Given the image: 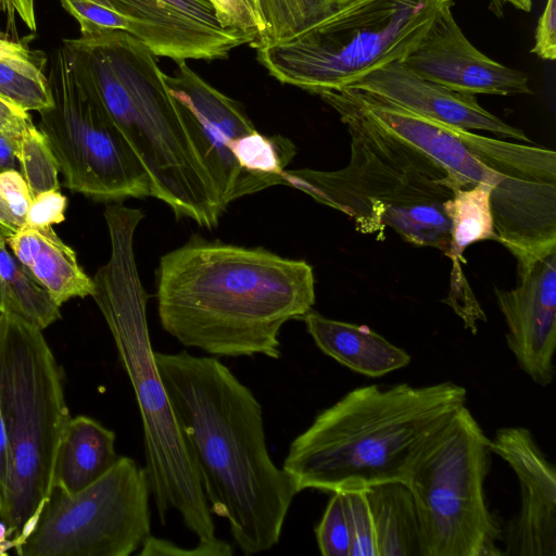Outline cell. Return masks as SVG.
I'll return each mask as SVG.
<instances>
[{
	"mask_svg": "<svg viewBox=\"0 0 556 556\" xmlns=\"http://www.w3.org/2000/svg\"><path fill=\"white\" fill-rule=\"evenodd\" d=\"M52 103L39 111L43 135L74 192L97 201L151 197L147 168L62 45L48 73Z\"/></svg>",
	"mask_w": 556,
	"mask_h": 556,
	"instance_id": "cell-10",
	"label": "cell"
},
{
	"mask_svg": "<svg viewBox=\"0 0 556 556\" xmlns=\"http://www.w3.org/2000/svg\"><path fill=\"white\" fill-rule=\"evenodd\" d=\"M348 88L374 93L410 112L444 124L531 142L523 130L482 108L476 96L457 92L424 78L402 62L379 68Z\"/></svg>",
	"mask_w": 556,
	"mask_h": 556,
	"instance_id": "cell-17",
	"label": "cell"
},
{
	"mask_svg": "<svg viewBox=\"0 0 556 556\" xmlns=\"http://www.w3.org/2000/svg\"><path fill=\"white\" fill-rule=\"evenodd\" d=\"M489 9L492 11L494 15L497 17H502L504 15V10L506 5H511L517 10L523 12H531L533 8L532 0H488Z\"/></svg>",
	"mask_w": 556,
	"mask_h": 556,
	"instance_id": "cell-41",
	"label": "cell"
},
{
	"mask_svg": "<svg viewBox=\"0 0 556 556\" xmlns=\"http://www.w3.org/2000/svg\"><path fill=\"white\" fill-rule=\"evenodd\" d=\"M315 535L321 555L351 556L353 534L344 492H332Z\"/></svg>",
	"mask_w": 556,
	"mask_h": 556,
	"instance_id": "cell-27",
	"label": "cell"
},
{
	"mask_svg": "<svg viewBox=\"0 0 556 556\" xmlns=\"http://www.w3.org/2000/svg\"><path fill=\"white\" fill-rule=\"evenodd\" d=\"M155 362L212 514L244 555L271 549L299 491L268 454L260 402L215 357L155 352Z\"/></svg>",
	"mask_w": 556,
	"mask_h": 556,
	"instance_id": "cell-1",
	"label": "cell"
},
{
	"mask_svg": "<svg viewBox=\"0 0 556 556\" xmlns=\"http://www.w3.org/2000/svg\"><path fill=\"white\" fill-rule=\"evenodd\" d=\"M29 51L30 50L27 45H24L18 40L16 41L11 39L8 34L0 29V60L15 55H23Z\"/></svg>",
	"mask_w": 556,
	"mask_h": 556,
	"instance_id": "cell-39",
	"label": "cell"
},
{
	"mask_svg": "<svg viewBox=\"0 0 556 556\" xmlns=\"http://www.w3.org/2000/svg\"><path fill=\"white\" fill-rule=\"evenodd\" d=\"M155 274L162 328L214 356L279 358L280 329L315 304L307 262L200 235L164 254Z\"/></svg>",
	"mask_w": 556,
	"mask_h": 556,
	"instance_id": "cell-2",
	"label": "cell"
},
{
	"mask_svg": "<svg viewBox=\"0 0 556 556\" xmlns=\"http://www.w3.org/2000/svg\"><path fill=\"white\" fill-rule=\"evenodd\" d=\"M0 276L5 296V313L43 330L61 317V306L17 260L0 237Z\"/></svg>",
	"mask_w": 556,
	"mask_h": 556,
	"instance_id": "cell-22",
	"label": "cell"
},
{
	"mask_svg": "<svg viewBox=\"0 0 556 556\" xmlns=\"http://www.w3.org/2000/svg\"><path fill=\"white\" fill-rule=\"evenodd\" d=\"M144 214L123 204L105 207L111 254L92 278L91 296L113 336L139 407L151 495L165 523L170 510L180 514L198 541L216 539L190 446L179 427L161 378L147 321L144 290L135 260L134 237Z\"/></svg>",
	"mask_w": 556,
	"mask_h": 556,
	"instance_id": "cell-4",
	"label": "cell"
},
{
	"mask_svg": "<svg viewBox=\"0 0 556 556\" xmlns=\"http://www.w3.org/2000/svg\"><path fill=\"white\" fill-rule=\"evenodd\" d=\"M146 468L127 456L74 494L51 488L20 556H129L151 534Z\"/></svg>",
	"mask_w": 556,
	"mask_h": 556,
	"instance_id": "cell-11",
	"label": "cell"
},
{
	"mask_svg": "<svg viewBox=\"0 0 556 556\" xmlns=\"http://www.w3.org/2000/svg\"><path fill=\"white\" fill-rule=\"evenodd\" d=\"M217 20L225 28L238 30L252 40L254 48L265 33V25L249 0H210Z\"/></svg>",
	"mask_w": 556,
	"mask_h": 556,
	"instance_id": "cell-30",
	"label": "cell"
},
{
	"mask_svg": "<svg viewBox=\"0 0 556 556\" xmlns=\"http://www.w3.org/2000/svg\"><path fill=\"white\" fill-rule=\"evenodd\" d=\"M233 547L228 542L218 538L208 541H198L192 548L180 547L173 542L149 535L139 555L141 556H230Z\"/></svg>",
	"mask_w": 556,
	"mask_h": 556,
	"instance_id": "cell-31",
	"label": "cell"
},
{
	"mask_svg": "<svg viewBox=\"0 0 556 556\" xmlns=\"http://www.w3.org/2000/svg\"><path fill=\"white\" fill-rule=\"evenodd\" d=\"M62 7L78 22L80 36L104 30L132 34L131 24L116 12L92 0H60Z\"/></svg>",
	"mask_w": 556,
	"mask_h": 556,
	"instance_id": "cell-28",
	"label": "cell"
},
{
	"mask_svg": "<svg viewBox=\"0 0 556 556\" xmlns=\"http://www.w3.org/2000/svg\"><path fill=\"white\" fill-rule=\"evenodd\" d=\"M17 138L0 130V173L20 170Z\"/></svg>",
	"mask_w": 556,
	"mask_h": 556,
	"instance_id": "cell-38",
	"label": "cell"
},
{
	"mask_svg": "<svg viewBox=\"0 0 556 556\" xmlns=\"http://www.w3.org/2000/svg\"><path fill=\"white\" fill-rule=\"evenodd\" d=\"M491 453L465 405L415 458L404 483L416 504L422 556L503 555L502 528L484 493Z\"/></svg>",
	"mask_w": 556,
	"mask_h": 556,
	"instance_id": "cell-9",
	"label": "cell"
},
{
	"mask_svg": "<svg viewBox=\"0 0 556 556\" xmlns=\"http://www.w3.org/2000/svg\"><path fill=\"white\" fill-rule=\"evenodd\" d=\"M490 448L516 473L521 507L506 530V555L556 556V476L531 431L525 427L496 430Z\"/></svg>",
	"mask_w": 556,
	"mask_h": 556,
	"instance_id": "cell-14",
	"label": "cell"
},
{
	"mask_svg": "<svg viewBox=\"0 0 556 556\" xmlns=\"http://www.w3.org/2000/svg\"><path fill=\"white\" fill-rule=\"evenodd\" d=\"M4 313H5V296H4L2 279L0 276V314H4Z\"/></svg>",
	"mask_w": 556,
	"mask_h": 556,
	"instance_id": "cell-43",
	"label": "cell"
},
{
	"mask_svg": "<svg viewBox=\"0 0 556 556\" xmlns=\"http://www.w3.org/2000/svg\"><path fill=\"white\" fill-rule=\"evenodd\" d=\"M34 125L29 113L0 94V130L21 137L30 131Z\"/></svg>",
	"mask_w": 556,
	"mask_h": 556,
	"instance_id": "cell-35",
	"label": "cell"
},
{
	"mask_svg": "<svg viewBox=\"0 0 556 556\" xmlns=\"http://www.w3.org/2000/svg\"><path fill=\"white\" fill-rule=\"evenodd\" d=\"M21 229V226L15 220L7 204L0 197V237L5 240L12 237Z\"/></svg>",
	"mask_w": 556,
	"mask_h": 556,
	"instance_id": "cell-40",
	"label": "cell"
},
{
	"mask_svg": "<svg viewBox=\"0 0 556 556\" xmlns=\"http://www.w3.org/2000/svg\"><path fill=\"white\" fill-rule=\"evenodd\" d=\"M118 458L112 430L88 416L71 417L55 452L51 488L77 493L105 475Z\"/></svg>",
	"mask_w": 556,
	"mask_h": 556,
	"instance_id": "cell-20",
	"label": "cell"
},
{
	"mask_svg": "<svg viewBox=\"0 0 556 556\" xmlns=\"http://www.w3.org/2000/svg\"><path fill=\"white\" fill-rule=\"evenodd\" d=\"M532 54L544 61L556 59V0H546L534 30Z\"/></svg>",
	"mask_w": 556,
	"mask_h": 556,
	"instance_id": "cell-34",
	"label": "cell"
},
{
	"mask_svg": "<svg viewBox=\"0 0 556 556\" xmlns=\"http://www.w3.org/2000/svg\"><path fill=\"white\" fill-rule=\"evenodd\" d=\"M302 319L317 348L353 371L381 377L410 363L405 350L367 326L330 319L313 309Z\"/></svg>",
	"mask_w": 556,
	"mask_h": 556,
	"instance_id": "cell-18",
	"label": "cell"
},
{
	"mask_svg": "<svg viewBox=\"0 0 556 556\" xmlns=\"http://www.w3.org/2000/svg\"><path fill=\"white\" fill-rule=\"evenodd\" d=\"M492 189V186L480 182L455 190L445 202L451 224L446 256L453 263L464 262L463 253L468 245L483 240L496 241L490 202Z\"/></svg>",
	"mask_w": 556,
	"mask_h": 556,
	"instance_id": "cell-23",
	"label": "cell"
},
{
	"mask_svg": "<svg viewBox=\"0 0 556 556\" xmlns=\"http://www.w3.org/2000/svg\"><path fill=\"white\" fill-rule=\"evenodd\" d=\"M506 326V342L519 368L546 387L555 377L556 251L518 275L509 290L494 288Z\"/></svg>",
	"mask_w": 556,
	"mask_h": 556,
	"instance_id": "cell-16",
	"label": "cell"
},
{
	"mask_svg": "<svg viewBox=\"0 0 556 556\" xmlns=\"http://www.w3.org/2000/svg\"><path fill=\"white\" fill-rule=\"evenodd\" d=\"M370 508L378 556H422L414 496L401 481L363 489Z\"/></svg>",
	"mask_w": 556,
	"mask_h": 556,
	"instance_id": "cell-21",
	"label": "cell"
},
{
	"mask_svg": "<svg viewBox=\"0 0 556 556\" xmlns=\"http://www.w3.org/2000/svg\"><path fill=\"white\" fill-rule=\"evenodd\" d=\"M317 96L346 126L350 161L337 170L286 169L283 186L348 215L358 232L381 239L391 227L406 242L446 255L451 224L445 202L455 191L448 175L380 130L334 90Z\"/></svg>",
	"mask_w": 556,
	"mask_h": 556,
	"instance_id": "cell-6",
	"label": "cell"
},
{
	"mask_svg": "<svg viewBox=\"0 0 556 556\" xmlns=\"http://www.w3.org/2000/svg\"><path fill=\"white\" fill-rule=\"evenodd\" d=\"M75 64L147 168L151 197L212 229L225 212L157 56L123 30L65 39Z\"/></svg>",
	"mask_w": 556,
	"mask_h": 556,
	"instance_id": "cell-5",
	"label": "cell"
},
{
	"mask_svg": "<svg viewBox=\"0 0 556 556\" xmlns=\"http://www.w3.org/2000/svg\"><path fill=\"white\" fill-rule=\"evenodd\" d=\"M0 197L22 228L25 225L33 195L20 170L0 173Z\"/></svg>",
	"mask_w": 556,
	"mask_h": 556,
	"instance_id": "cell-33",
	"label": "cell"
},
{
	"mask_svg": "<svg viewBox=\"0 0 556 556\" xmlns=\"http://www.w3.org/2000/svg\"><path fill=\"white\" fill-rule=\"evenodd\" d=\"M0 12L12 23L18 17L29 29L36 30L34 0H0Z\"/></svg>",
	"mask_w": 556,
	"mask_h": 556,
	"instance_id": "cell-37",
	"label": "cell"
},
{
	"mask_svg": "<svg viewBox=\"0 0 556 556\" xmlns=\"http://www.w3.org/2000/svg\"><path fill=\"white\" fill-rule=\"evenodd\" d=\"M350 1L257 0L265 33L254 48L291 39L325 21Z\"/></svg>",
	"mask_w": 556,
	"mask_h": 556,
	"instance_id": "cell-24",
	"label": "cell"
},
{
	"mask_svg": "<svg viewBox=\"0 0 556 556\" xmlns=\"http://www.w3.org/2000/svg\"><path fill=\"white\" fill-rule=\"evenodd\" d=\"M45 58L34 51L0 60V94L29 111H41L51 105Z\"/></svg>",
	"mask_w": 556,
	"mask_h": 556,
	"instance_id": "cell-25",
	"label": "cell"
},
{
	"mask_svg": "<svg viewBox=\"0 0 556 556\" xmlns=\"http://www.w3.org/2000/svg\"><path fill=\"white\" fill-rule=\"evenodd\" d=\"M13 548L12 534L8 525L0 518V555H7Z\"/></svg>",
	"mask_w": 556,
	"mask_h": 556,
	"instance_id": "cell-42",
	"label": "cell"
},
{
	"mask_svg": "<svg viewBox=\"0 0 556 556\" xmlns=\"http://www.w3.org/2000/svg\"><path fill=\"white\" fill-rule=\"evenodd\" d=\"M17 260L62 306L73 298L91 296L93 281L78 264L76 253L53 227L23 226L7 239Z\"/></svg>",
	"mask_w": 556,
	"mask_h": 556,
	"instance_id": "cell-19",
	"label": "cell"
},
{
	"mask_svg": "<svg viewBox=\"0 0 556 556\" xmlns=\"http://www.w3.org/2000/svg\"><path fill=\"white\" fill-rule=\"evenodd\" d=\"M175 63L173 73L165 74L166 85L226 211L237 199L257 192L237 160L257 129L238 101L205 81L187 61Z\"/></svg>",
	"mask_w": 556,
	"mask_h": 556,
	"instance_id": "cell-12",
	"label": "cell"
},
{
	"mask_svg": "<svg viewBox=\"0 0 556 556\" xmlns=\"http://www.w3.org/2000/svg\"><path fill=\"white\" fill-rule=\"evenodd\" d=\"M67 199L59 190L41 192L33 198L25 218L27 227H53L65 219Z\"/></svg>",
	"mask_w": 556,
	"mask_h": 556,
	"instance_id": "cell-32",
	"label": "cell"
},
{
	"mask_svg": "<svg viewBox=\"0 0 556 556\" xmlns=\"http://www.w3.org/2000/svg\"><path fill=\"white\" fill-rule=\"evenodd\" d=\"M453 5V0H351L304 33L254 50L281 84L314 94L340 90L402 62Z\"/></svg>",
	"mask_w": 556,
	"mask_h": 556,
	"instance_id": "cell-8",
	"label": "cell"
},
{
	"mask_svg": "<svg viewBox=\"0 0 556 556\" xmlns=\"http://www.w3.org/2000/svg\"><path fill=\"white\" fill-rule=\"evenodd\" d=\"M446 8L422 41L402 61L417 75L469 94H529V77L478 50Z\"/></svg>",
	"mask_w": 556,
	"mask_h": 556,
	"instance_id": "cell-15",
	"label": "cell"
},
{
	"mask_svg": "<svg viewBox=\"0 0 556 556\" xmlns=\"http://www.w3.org/2000/svg\"><path fill=\"white\" fill-rule=\"evenodd\" d=\"M251 5L253 7L254 11L256 12V14L258 15V17L262 20L263 22V18H262V15H261V12H260V7H258V2L257 0H249ZM264 23V22H263Z\"/></svg>",
	"mask_w": 556,
	"mask_h": 556,
	"instance_id": "cell-44",
	"label": "cell"
},
{
	"mask_svg": "<svg viewBox=\"0 0 556 556\" xmlns=\"http://www.w3.org/2000/svg\"><path fill=\"white\" fill-rule=\"evenodd\" d=\"M0 409L12 470L0 518L15 549L49 496L55 452L71 418L61 367L42 330L0 314Z\"/></svg>",
	"mask_w": 556,
	"mask_h": 556,
	"instance_id": "cell-7",
	"label": "cell"
},
{
	"mask_svg": "<svg viewBox=\"0 0 556 556\" xmlns=\"http://www.w3.org/2000/svg\"><path fill=\"white\" fill-rule=\"evenodd\" d=\"M342 492L345 494L353 534L351 556H378L372 517L364 490Z\"/></svg>",
	"mask_w": 556,
	"mask_h": 556,
	"instance_id": "cell-29",
	"label": "cell"
},
{
	"mask_svg": "<svg viewBox=\"0 0 556 556\" xmlns=\"http://www.w3.org/2000/svg\"><path fill=\"white\" fill-rule=\"evenodd\" d=\"M466 401L452 381L356 388L291 442L282 469L299 492L405 482L421 448Z\"/></svg>",
	"mask_w": 556,
	"mask_h": 556,
	"instance_id": "cell-3",
	"label": "cell"
},
{
	"mask_svg": "<svg viewBox=\"0 0 556 556\" xmlns=\"http://www.w3.org/2000/svg\"><path fill=\"white\" fill-rule=\"evenodd\" d=\"M17 157L33 198L60 189L58 163L38 127L17 138Z\"/></svg>",
	"mask_w": 556,
	"mask_h": 556,
	"instance_id": "cell-26",
	"label": "cell"
},
{
	"mask_svg": "<svg viewBox=\"0 0 556 556\" xmlns=\"http://www.w3.org/2000/svg\"><path fill=\"white\" fill-rule=\"evenodd\" d=\"M336 91L380 130L443 169L455 190L480 182L494 189L518 178L502 175L481 161L472 149V130L427 118L361 89Z\"/></svg>",
	"mask_w": 556,
	"mask_h": 556,
	"instance_id": "cell-13",
	"label": "cell"
},
{
	"mask_svg": "<svg viewBox=\"0 0 556 556\" xmlns=\"http://www.w3.org/2000/svg\"><path fill=\"white\" fill-rule=\"evenodd\" d=\"M12 470V456L9 438L0 409V514L5 506Z\"/></svg>",
	"mask_w": 556,
	"mask_h": 556,
	"instance_id": "cell-36",
	"label": "cell"
}]
</instances>
